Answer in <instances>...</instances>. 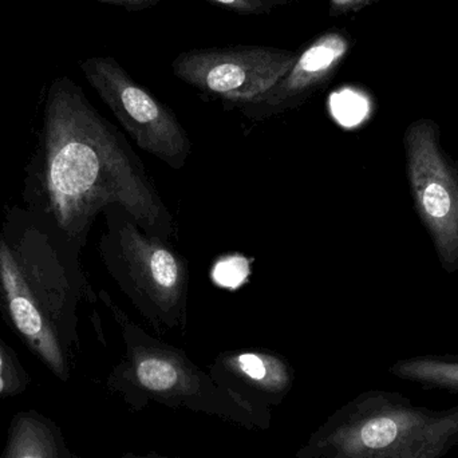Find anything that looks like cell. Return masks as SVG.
Here are the masks:
<instances>
[{
  "instance_id": "obj_6",
  "label": "cell",
  "mask_w": 458,
  "mask_h": 458,
  "mask_svg": "<svg viewBox=\"0 0 458 458\" xmlns=\"http://www.w3.org/2000/svg\"><path fill=\"white\" fill-rule=\"evenodd\" d=\"M80 66L137 147L172 169L184 168L192 142L168 105L137 82L113 56H91Z\"/></svg>"
},
{
  "instance_id": "obj_12",
  "label": "cell",
  "mask_w": 458,
  "mask_h": 458,
  "mask_svg": "<svg viewBox=\"0 0 458 458\" xmlns=\"http://www.w3.org/2000/svg\"><path fill=\"white\" fill-rule=\"evenodd\" d=\"M390 373L425 389H441L458 394V355L401 360L390 368Z\"/></svg>"
},
{
  "instance_id": "obj_10",
  "label": "cell",
  "mask_w": 458,
  "mask_h": 458,
  "mask_svg": "<svg viewBox=\"0 0 458 458\" xmlns=\"http://www.w3.org/2000/svg\"><path fill=\"white\" fill-rule=\"evenodd\" d=\"M212 378L225 382L222 386L231 389L242 385L245 390L242 398L247 401L248 393L256 397L264 395L269 403H280L293 386V370L284 360L266 352H225L212 366Z\"/></svg>"
},
{
  "instance_id": "obj_1",
  "label": "cell",
  "mask_w": 458,
  "mask_h": 458,
  "mask_svg": "<svg viewBox=\"0 0 458 458\" xmlns=\"http://www.w3.org/2000/svg\"><path fill=\"white\" fill-rule=\"evenodd\" d=\"M24 208L82 250L99 214L120 206L145 231L174 240L177 225L126 137L69 77L53 81L26 166Z\"/></svg>"
},
{
  "instance_id": "obj_4",
  "label": "cell",
  "mask_w": 458,
  "mask_h": 458,
  "mask_svg": "<svg viewBox=\"0 0 458 458\" xmlns=\"http://www.w3.org/2000/svg\"><path fill=\"white\" fill-rule=\"evenodd\" d=\"M107 304L123 327L126 346L125 357L110 374L107 386L123 394L126 403L137 408L155 401L225 417L247 428L261 427L264 416L252 405L201 371L184 352L153 338L112 301Z\"/></svg>"
},
{
  "instance_id": "obj_8",
  "label": "cell",
  "mask_w": 458,
  "mask_h": 458,
  "mask_svg": "<svg viewBox=\"0 0 458 458\" xmlns=\"http://www.w3.org/2000/svg\"><path fill=\"white\" fill-rule=\"evenodd\" d=\"M298 51L269 46L193 48L172 62L174 77L225 104L266 93L295 64Z\"/></svg>"
},
{
  "instance_id": "obj_18",
  "label": "cell",
  "mask_w": 458,
  "mask_h": 458,
  "mask_svg": "<svg viewBox=\"0 0 458 458\" xmlns=\"http://www.w3.org/2000/svg\"><path fill=\"white\" fill-rule=\"evenodd\" d=\"M121 458H182V457L161 456V454H155V452H150V454H145V456H137V454H126L125 456H123Z\"/></svg>"
},
{
  "instance_id": "obj_2",
  "label": "cell",
  "mask_w": 458,
  "mask_h": 458,
  "mask_svg": "<svg viewBox=\"0 0 458 458\" xmlns=\"http://www.w3.org/2000/svg\"><path fill=\"white\" fill-rule=\"evenodd\" d=\"M81 252L23 206L0 220V318L62 382L80 346L78 309L97 301Z\"/></svg>"
},
{
  "instance_id": "obj_19",
  "label": "cell",
  "mask_w": 458,
  "mask_h": 458,
  "mask_svg": "<svg viewBox=\"0 0 458 458\" xmlns=\"http://www.w3.org/2000/svg\"><path fill=\"white\" fill-rule=\"evenodd\" d=\"M267 2L272 3V4H282V3H285L287 0H267Z\"/></svg>"
},
{
  "instance_id": "obj_13",
  "label": "cell",
  "mask_w": 458,
  "mask_h": 458,
  "mask_svg": "<svg viewBox=\"0 0 458 458\" xmlns=\"http://www.w3.org/2000/svg\"><path fill=\"white\" fill-rule=\"evenodd\" d=\"M31 384V377L19 360L15 350L0 335V401L18 397Z\"/></svg>"
},
{
  "instance_id": "obj_7",
  "label": "cell",
  "mask_w": 458,
  "mask_h": 458,
  "mask_svg": "<svg viewBox=\"0 0 458 458\" xmlns=\"http://www.w3.org/2000/svg\"><path fill=\"white\" fill-rule=\"evenodd\" d=\"M406 171L414 208L446 272L458 268V166L444 152L440 129L419 120L405 133Z\"/></svg>"
},
{
  "instance_id": "obj_15",
  "label": "cell",
  "mask_w": 458,
  "mask_h": 458,
  "mask_svg": "<svg viewBox=\"0 0 458 458\" xmlns=\"http://www.w3.org/2000/svg\"><path fill=\"white\" fill-rule=\"evenodd\" d=\"M341 113H339V120L347 125L357 123L365 115L366 104L360 97L350 94L346 99H344L341 105Z\"/></svg>"
},
{
  "instance_id": "obj_14",
  "label": "cell",
  "mask_w": 458,
  "mask_h": 458,
  "mask_svg": "<svg viewBox=\"0 0 458 458\" xmlns=\"http://www.w3.org/2000/svg\"><path fill=\"white\" fill-rule=\"evenodd\" d=\"M225 10L240 15H261L269 13L275 4L267 0H209Z\"/></svg>"
},
{
  "instance_id": "obj_11",
  "label": "cell",
  "mask_w": 458,
  "mask_h": 458,
  "mask_svg": "<svg viewBox=\"0 0 458 458\" xmlns=\"http://www.w3.org/2000/svg\"><path fill=\"white\" fill-rule=\"evenodd\" d=\"M2 458H80L70 451L55 421L37 411H19L11 420Z\"/></svg>"
},
{
  "instance_id": "obj_17",
  "label": "cell",
  "mask_w": 458,
  "mask_h": 458,
  "mask_svg": "<svg viewBox=\"0 0 458 458\" xmlns=\"http://www.w3.org/2000/svg\"><path fill=\"white\" fill-rule=\"evenodd\" d=\"M360 2H365V0H333V7L334 10H336V8H347Z\"/></svg>"
},
{
  "instance_id": "obj_16",
  "label": "cell",
  "mask_w": 458,
  "mask_h": 458,
  "mask_svg": "<svg viewBox=\"0 0 458 458\" xmlns=\"http://www.w3.org/2000/svg\"><path fill=\"white\" fill-rule=\"evenodd\" d=\"M128 11H145L156 7L161 0H96Z\"/></svg>"
},
{
  "instance_id": "obj_3",
  "label": "cell",
  "mask_w": 458,
  "mask_h": 458,
  "mask_svg": "<svg viewBox=\"0 0 458 458\" xmlns=\"http://www.w3.org/2000/svg\"><path fill=\"white\" fill-rule=\"evenodd\" d=\"M457 444L458 405L433 411L376 390L336 411L296 458H443Z\"/></svg>"
},
{
  "instance_id": "obj_5",
  "label": "cell",
  "mask_w": 458,
  "mask_h": 458,
  "mask_svg": "<svg viewBox=\"0 0 458 458\" xmlns=\"http://www.w3.org/2000/svg\"><path fill=\"white\" fill-rule=\"evenodd\" d=\"M98 250L115 284L157 331L187 326L190 266L169 240L145 231L123 207L105 209Z\"/></svg>"
},
{
  "instance_id": "obj_9",
  "label": "cell",
  "mask_w": 458,
  "mask_h": 458,
  "mask_svg": "<svg viewBox=\"0 0 458 458\" xmlns=\"http://www.w3.org/2000/svg\"><path fill=\"white\" fill-rule=\"evenodd\" d=\"M349 48L350 40L344 32H323L298 54L293 67L266 93L231 106L252 121L268 120L298 109L333 80Z\"/></svg>"
}]
</instances>
